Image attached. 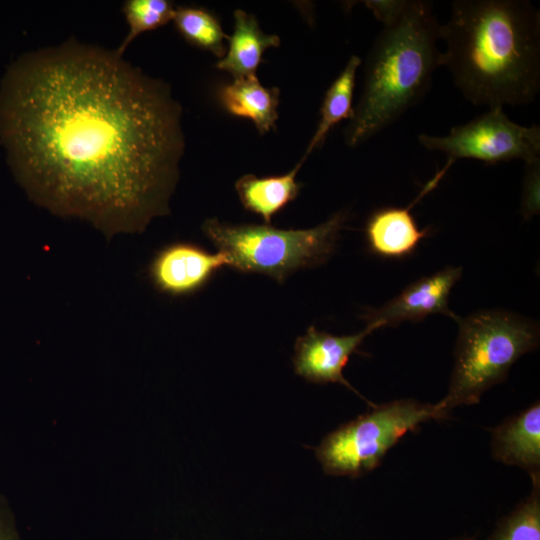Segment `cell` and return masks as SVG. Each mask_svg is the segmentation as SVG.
Returning <instances> with one entry per match:
<instances>
[{"label": "cell", "instance_id": "21", "mask_svg": "<svg viewBox=\"0 0 540 540\" xmlns=\"http://www.w3.org/2000/svg\"><path fill=\"white\" fill-rule=\"evenodd\" d=\"M408 0H369L364 5L383 27L392 25L403 13Z\"/></svg>", "mask_w": 540, "mask_h": 540}, {"label": "cell", "instance_id": "20", "mask_svg": "<svg viewBox=\"0 0 540 540\" xmlns=\"http://www.w3.org/2000/svg\"><path fill=\"white\" fill-rule=\"evenodd\" d=\"M540 158L525 163L521 214L525 220L539 213Z\"/></svg>", "mask_w": 540, "mask_h": 540}, {"label": "cell", "instance_id": "18", "mask_svg": "<svg viewBox=\"0 0 540 540\" xmlns=\"http://www.w3.org/2000/svg\"><path fill=\"white\" fill-rule=\"evenodd\" d=\"M531 480L530 495L497 523L486 540H540V476Z\"/></svg>", "mask_w": 540, "mask_h": 540}, {"label": "cell", "instance_id": "19", "mask_svg": "<svg viewBox=\"0 0 540 540\" xmlns=\"http://www.w3.org/2000/svg\"><path fill=\"white\" fill-rule=\"evenodd\" d=\"M174 4L168 0H127L122 12L128 23V33L115 50L122 56L130 43L140 34L155 30L172 21Z\"/></svg>", "mask_w": 540, "mask_h": 540}, {"label": "cell", "instance_id": "8", "mask_svg": "<svg viewBox=\"0 0 540 540\" xmlns=\"http://www.w3.org/2000/svg\"><path fill=\"white\" fill-rule=\"evenodd\" d=\"M228 258L218 251L212 254L197 244L174 242L159 250L148 266V276L161 293L182 297L202 289Z\"/></svg>", "mask_w": 540, "mask_h": 540}, {"label": "cell", "instance_id": "9", "mask_svg": "<svg viewBox=\"0 0 540 540\" xmlns=\"http://www.w3.org/2000/svg\"><path fill=\"white\" fill-rule=\"evenodd\" d=\"M374 330L373 325H366L364 330L354 335L335 336L310 326L294 345L295 373L311 383L344 385L366 400L345 379L343 370L350 356L358 352L363 340Z\"/></svg>", "mask_w": 540, "mask_h": 540}, {"label": "cell", "instance_id": "16", "mask_svg": "<svg viewBox=\"0 0 540 540\" xmlns=\"http://www.w3.org/2000/svg\"><path fill=\"white\" fill-rule=\"evenodd\" d=\"M361 59L352 55L337 78L327 89L321 108L317 128L303 154L306 158L325 141L330 130L343 120H350L354 114L353 95L357 70Z\"/></svg>", "mask_w": 540, "mask_h": 540}, {"label": "cell", "instance_id": "15", "mask_svg": "<svg viewBox=\"0 0 540 540\" xmlns=\"http://www.w3.org/2000/svg\"><path fill=\"white\" fill-rule=\"evenodd\" d=\"M305 160L284 175L259 178L253 174L240 177L235 183L243 207L260 216L265 224L271 225L272 218L299 194L302 184L296 176Z\"/></svg>", "mask_w": 540, "mask_h": 540}, {"label": "cell", "instance_id": "22", "mask_svg": "<svg viewBox=\"0 0 540 540\" xmlns=\"http://www.w3.org/2000/svg\"><path fill=\"white\" fill-rule=\"evenodd\" d=\"M0 540H21L13 513L0 497Z\"/></svg>", "mask_w": 540, "mask_h": 540}, {"label": "cell", "instance_id": "12", "mask_svg": "<svg viewBox=\"0 0 540 540\" xmlns=\"http://www.w3.org/2000/svg\"><path fill=\"white\" fill-rule=\"evenodd\" d=\"M411 207H383L370 215L365 233L373 254L383 258L406 257L428 235L429 228H419Z\"/></svg>", "mask_w": 540, "mask_h": 540}, {"label": "cell", "instance_id": "7", "mask_svg": "<svg viewBox=\"0 0 540 540\" xmlns=\"http://www.w3.org/2000/svg\"><path fill=\"white\" fill-rule=\"evenodd\" d=\"M418 142L427 150L446 154L450 162L464 158L486 164L514 159L526 163L540 158V127L512 121L503 107L489 108L471 121L452 127L445 136L422 133Z\"/></svg>", "mask_w": 540, "mask_h": 540}, {"label": "cell", "instance_id": "23", "mask_svg": "<svg viewBox=\"0 0 540 540\" xmlns=\"http://www.w3.org/2000/svg\"><path fill=\"white\" fill-rule=\"evenodd\" d=\"M449 540H477V539L471 536H459V537L451 538Z\"/></svg>", "mask_w": 540, "mask_h": 540}, {"label": "cell", "instance_id": "1", "mask_svg": "<svg viewBox=\"0 0 540 540\" xmlns=\"http://www.w3.org/2000/svg\"><path fill=\"white\" fill-rule=\"evenodd\" d=\"M181 112L164 82L72 39L8 69L0 137L30 198L112 237L169 212L184 152Z\"/></svg>", "mask_w": 540, "mask_h": 540}, {"label": "cell", "instance_id": "13", "mask_svg": "<svg viewBox=\"0 0 540 540\" xmlns=\"http://www.w3.org/2000/svg\"><path fill=\"white\" fill-rule=\"evenodd\" d=\"M279 45V36L263 32L253 14L236 9L234 31L228 37V49L215 66L231 74L233 80L256 76L264 52Z\"/></svg>", "mask_w": 540, "mask_h": 540}, {"label": "cell", "instance_id": "4", "mask_svg": "<svg viewBox=\"0 0 540 540\" xmlns=\"http://www.w3.org/2000/svg\"><path fill=\"white\" fill-rule=\"evenodd\" d=\"M455 363L446 396L437 403L447 415L473 405L503 382L512 365L539 345V327L530 319L502 310H483L457 320Z\"/></svg>", "mask_w": 540, "mask_h": 540}, {"label": "cell", "instance_id": "6", "mask_svg": "<svg viewBox=\"0 0 540 540\" xmlns=\"http://www.w3.org/2000/svg\"><path fill=\"white\" fill-rule=\"evenodd\" d=\"M447 416L437 403L414 399L374 405L371 411L326 435L315 449L316 457L326 474L356 478L377 468L407 433Z\"/></svg>", "mask_w": 540, "mask_h": 540}, {"label": "cell", "instance_id": "2", "mask_svg": "<svg viewBox=\"0 0 540 540\" xmlns=\"http://www.w3.org/2000/svg\"><path fill=\"white\" fill-rule=\"evenodd\" d=\"M442 66L474 105L533 102L540 91V10L528 0H455L440 25Z\"/></svg>", "mask_w": 540, "mask_h": 540}, {"label": "cell", "instance_id": "3", "mask_svg": "<svg viewBox=\"0 0 540 540\" xmlns=\"http://www.w3.org/2000/svg\"><path fill=\"white\" fill-rule=\"evenodd\" d=\"M440 25L432 2L408 0L396 22L383 27L366 60L362 95L344 129L347 146L363 144L423 100L442 66Z\"/></svg>", "mask_w": 540, "mask_h": 540}, {"label": "cell", "instance_id": "17", "mask_svg": "<svg viewBox=\"0 0 540 540\" xmlns=\"http://www.w3.org/2000/svg\"><path fill=\"white\" fill-rule=\"evenodd\" d=\"M172 21L178 33L189 44L206 50L219 59L225 55V40H228L229 36L210 11L196 6H177Z\"/></svg>", "mask_w": 540, "mask_h": 540}, {"label": "cell", "instance_id": "11", "mask_svg": "<svg viewBox=\"0 0 540 540\" xmlns=\"http://www.w3.org/2000/svg\"><path fill=\"white\" fill-rule=\"evenodd\" d=\"M493 457L524 469L531 479L540 476V404L506 419L492 432Z\"/></svg>", "mask_w": 540, "mask_h": 540}, {"label": "cell", "instance_id": "5", "mask_svg": "<svg viewBox=\"0 0 540 540\" xmlns=\"http://www.w3.org/2000/svg\"><path fill=\"white\" fill-rule=\"evenodd\" d=\"M346 214L338 212L310 229H279L271 225H231L207 219L202 230L226 255L229 267L243 273H261L283 283L298 269L324 263L333 253Z\"/></svg>", "mask_w": 540, "mask_h": 540}, {"label": "cell", "instance_id": "14", "mask_svg": "<svg viewBox=\"0 0 540 540\" xmlns=\"http://www.w3.org/2000/svg\"><path fill=\"white\" fill-rule=\"evenodd\" d=\"M279 94L278 88L263 86L256 75L222 85L218 98L229 114L250 119L265 134L276 127Z\"/></svg>", "mask_w": 540, "mask_h": 540}, {"label": "cell", "instance_id": "10", "mask_svg": "<svg viewBox=\"0 0 540 540\" xmlns=\"http://www.w3.org/2000/svg\"><path fill=\"white\" fill-rule=\"evenodd\" d=\"M461 275V267H447L421 277L382 307L367 311L364 315L367 325L379 329L404 321H420L431 314H443L457 322L459 316L450 310L448 301Z\"/></svg>", "mask_w": 540, "mask_h": 540}]
</instances>
